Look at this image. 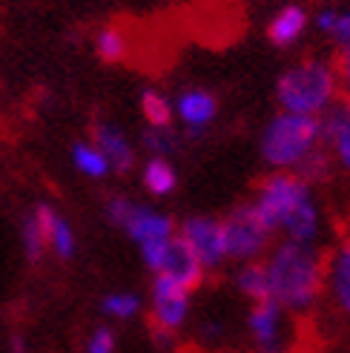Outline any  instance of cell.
<instances>
[{
	"mask_svg": "<svg viewBox=\"0 0 350 353\" xmlns=\"http://www.w3.org/2000/svg\"><path fill=\"white\" fill-rule=\"evenodd\" d=\"M290 353H307V350H299V347H293V350H290Z\"/></svg>",
	"mask_w": 350,
	"mask_h": 353,
	"instance_id": "1f68e13d",
	"label": "cell"
},
{
	"mask_svg": "<svg viewBox=\"0 0 350 353\" xmlns=\"http://www.w3.org/2000/svg\"><path fill=\"white\" fill-rule=\"evenodd\" d=\"M247 339L253 353H290L296 347L293 316L278 307L273 299L250 302L247 310Z\"/></svg>",
	"mask_w": 350,
	"mask_h": 353,
	"instance_id": "52a82bcc",
	"label": "cell"
},
{
	"mask_svg": "<svg viewBox=\"0 0 350 353\" xmlns=\"http://www.w3.org/2000/svg\"><path fill=\"white\" fill-rule=\"evenodd\" d=\"M310 196L313 192L305 179H299L296 172L276 170L273 175H265V179L258 181L256 199L250 204L256 210V216L261 219V224H265L270 233H278L282 224L287 221V216Z\"/></svg>",
	"mask_w": 350,
	"mask_h": 353,
	"instance_id": "277c9868",
	"label": "cell"
},
{
	"mask_svg": "<svg viewBox=\"0 0 350 353\" xmlns=\"http://www.w3.org/2000/svg\"><path fill=\"white\" fill-rule=\"evenodd\" d=\"M138 310H141V299L130 290H115L101 299V313L112 322H130L138 316Z\"/></svg>",
	"mask_w": 350,
	"mask_h": 353,
	"instance_id": "44dd1931",
	"label": "cell"
},
{
	"mask_svg": "<svg viewBox=\"0 0 350 353\" xmlns=\"http://www.w3.org/2000/svg\"><path fill=\"white\" fill-rule=\"evenodd\" d=\"M127 49H130V41H127V32L110 23V26H103L98 32V38H95V52H98V58L103 63H121L127 58Z\"/></svg>",
	"mask_w": 350,
	"mask_h": 353,
	"instance_id": "ffe728a7",
	"label": "cell"
},
{
	"mask_svg": "<svg viewBox=\"0 0 350 353\" xmlns=\"http://www.w3.org/2000/svg\"><path fill=\"white\" fill-rule=\"evenodd\" d=\"M201 336H204L207 342H218V339L224 336V327H221V322H204V327H201Z\"/></svg>",
	"mask_w": 350,
	"mask_h": 353,
	"instance_id": "f546056e",
	"label": "cell"
},
{
	"mask_svg": "<svg viewBox=\"0 0 350 353\" xmlns=\"http://www.w3.org/2000/svg\"><path fill=\"white\" fill-rule=\"evenodd\" d=\"M336 69L330 61L307 58L290 66L276 83V98L285 112L296 115H319L336 101Z\"/></svg>",
	"mask_w": 350,
	"mask_h": 353,
	"instance_id": "7a4b0ae2",
	"label": "cell"
},
{
	"mask_svg": "<svg viewBox=\"0 0 350 353\" xmlns=\"http://www.w3.org/2000/svg\"><path fill=\"white\" fill-rule=\"evenodd\" d=\"M322 144V130L316 115H276L261 135V155L276 170H293Z\"/></svg>",
	"mask_w": 350,
	"mask_h": 353,
	"instance_id": "3957f363",
	"label": "cell"
},
{
	"mask_svg": "<svg viewBox=\"0 0 350 353\" xmlns=\"http://www.w3.org/2000/svg\"><path fill=\"white\" fill-rule=\"evenodd\" d=\"M118 350V339H115V330L101 325L95 327L90 336L83 342V353H115Z\"/></svg>",
	"mask_w": 350,
	"mask_h": 353,
	"instance_id": "484cf974",
	"label": "cell"
},
{
	"mask_svg": "<svg viewBox=\"0 0 350 353\" xmlns=\"http://www.w3.org/2000/svg\"><path fill=\"white\" fill-rule=\"evenodd\" d=\"M152 276H167V279L175 281V285H181V288H187V290L192 293L196 288H201L207 270L201 268V261L192 256L189 247L181 241V236L175 233V236L169 239V244H167L158 270H155Z\"/></svg>",
	"mask_w": 350,
	"mask_h": 353,
	"instance_id": "8fae6325",
	"label": "cell"
},
{
	"mask_svg": "<svg viewBox=\"0 0 350 353\" xmlns=\"http://www.w3.org/2000/svg\"><path fill=\"white\" fill-rule=\"evenodd\" d=\"M107 219L115 227H121V230L138 244V250L152 247V244H164L175 236V230H178V224H175L169 216L158 213V210L141 207L124 196H112L107 201Z\"/></svg>",
	"mask_w": 350,
	"mask_h": 353,
	"instance_id": "5b68a950",
	"label": "cell"
},
{
	"mask_svg": "<svg viewBox=\"0 0 350 353\" xmlns=\"http://www.w3.org/2000/svg\"><path fill=\"white\" fill-rule=\"evenodd\" d=\"M307 26V12L302 6H285L278 12L270 26H267V38L273 46H293L302 38V32Z\"/></svg>",
	"mask_w": 350,
	"mask_h": 353,
	"instance_id": "e0dca14e",
	"label": "cell"
},
{
	"mask_svg": "<svg viewBox=\"0 0 350 353\" xmlns=\"http://www.w3.org/2000/svg\"><path fill=\"white\" fill-rule=\"evenodd\" d=\"M144 187L152 192V196H169V192L178 187V175H175L172 164L167 158H150L147 167H144Z\"/></svg>",
	"mask_w": 350,
	"mask_h": 353,
	"instance_id": "d6986e66",
	"label": "cell"
},
{
	"mask_svg": "<svg viewBox=\"0 0 350 353\" xmlns=\"http://www.w3.org/2000/svg\"><path fill=\"white\" fill-rule=\"evenodd\" d=\"M90 132H92L95 147L110 161V167H115L118 172H130L135 167V150L130 147L127 135L121 132V130L110 127V123H103V121H95Z\"/></svg>",
	"mask_w": 350,
	"mask_h": 353,
	"instance_id": "5bb4252c",
	"label": "cell"
},
{
	"mask_svg": "<svg viewBox=\"0 0 350 353\" xmlns=\"http://www.w3.org/2000/svg\"><path fill=\"white\" fill-rule=\"evenodd\" d=\"M336 17H339V12L336 9H325L322 14H319V29L325 32V34H330V32H333V26H336Z\"/></svg>",
	"mask_w": 350,
	"mask_h": 353,
	"instance_id": "f1b7e54d",
	"label": "cell"
},
{
	"mask_svg": "<svg viewBox=\"0 0 350 353\" xmlns=\"http://www.w3.org/2000/svg\"><path fill=\"white\" fill-rule=\"evenodd\" d=\"M325 296L339 316L350 319V239L325 256Z\"/></svg>",
	"mask_w": 350,
	"mask_h": 353,
	"instance_id": "30bf717a",
	"label": "cell"
},
{
	"mask_svg": "<svg viewBox=\"0 0 350 353\" xmlns=\"http://www.w3.org/2000/svg\"><path fill=\"white\" fill-rule=\"evenodd\" d=\"M282 239L296 241V244H316L319 233H322V216H319V204L316 199H305L299 207L287 216V221L282 224Z\"/></svg>",
	"mask_w": 350,
	"mask_h": 353,
	"instance_id": "2e32d148",
	"label": "cell"
},
{
	"mask_svg": "<svg viewBox=\"0 0 350 353\" xmlns=\"http://www.w3.org/2000/svg\"><path fill=\"white\" fill-rule=\"evenodd\" d=\"M175 110H178V118L187 123L189 135H198L204 127H209V121L216 118L218 101H216L213 92H207V90H187V92H181Z\"/></svg>",
	"mask_w": 350,
	"mask_h": 353,
	"instance_id": "9a60e30c",
	"label": "cell"
},
{
	"mask_svg": "<svg viewBox=\"0 0 350 353\" xmlns=\"http://www.w3.org/2000/svg\"><path fill=\"white\" fill-rule=\"evenodd\" d=\"M330 38H333V43L339 49L342 46H350V9L347 12H339L336 26H333V32H330Z\"/></svg>",
	"mask_w": 350,
	"mask_h": 353,
	"instance_id": "83f0119b",
	"label": "cell"
},
{
	"mask_svg": "<svg viewBox=\"0 0 350 353\" xmlns=\"http://www.w3.org/2000/svg\"><path fill=\"white\" fill-rule=\"evenodd\" d=\"M9 353H29V345L23 342V336H12V342H9Z\"/></svg>",
	"mask_w": 350,
	"mask_h": 353,
	"instance_id": "4dcf8cb0",
	"label": "cell"
},
{
	"mask_svg": "<svg viewBox=\"0 0 350 353\" xmlns=\"http://www.w3.org/2000/svg\"><path fill=\"white\" fill-rule=\"evenodd\" d=\"M224 230V247H227V261H261L270 250L273 233L267 230L261 219L256 216L253 204H238L221 219Z\"/></svg>",
	"mask_w": 350,
	"mask_h": 353,
	"instance_id": "8992f818",
	"label": "cell"
},
{
	"mask_svg": "<svg viewBox=\"0 0 350 353\" xmlns=\"http://www.w3.org/2000/svg\"><path fill=\"white\" fill-rule=\"evenodd\" d=\"M72 161L83 175H90V179H103V175L110 172V161L103 158V152L95 144H75Z\"/></svg>",
	"mask_w": 350,
	"mask_h": 353,
	"instance_id": "cb8c5ba5",
	"label": "cell"
},
{
	"mask_svg": "<svg viewBox=\"0 0 350 353\" xmlns=\"http://www.w3.org/2000/svg\"><path fill=\"white\" fill-rule=\"evenodd\" d=\"M192 313V293L167 276H155L150 288V322L152 330L178 333Z\"/></svg>",
	"mask_w": 350,
	"mask_h": 353,
	"instance_id": "ba28073f",
	"label": "cell"
},
{
	"mask_svg": "<svg viewBox=\"0 0 350 353\" xmlns=\"http://www.w3.org/2000/svg\"><path fill=\"white\" fill-rule=\"evenodd\" d=\"M322 130V144L330 150L333 161L350 172V103L347 101H333L319 118Z\"/></svg>",
	"mask_w": 350,
	"mask_h": 353,
	"instance_id": "7c38bea8",
	"label": "cell"
},
{
	"mask_svg": "<svg viewBox=\"0 0 350 353\" xmlns=\"http://www.w3.org/2000/svg\"><path fill=\"white\" fill-rule=\"evenodd\" d=\"M21 241H23V256L32 264H38L43 259V253L49 250V247H46V233H43L38 216H34V210H32V213L23 219V224H21Z\"/></svg>",
	"mask_w": 350,
	"mask_h": 353,
	"instance_id": "603a6c76",
	"label": "cell"
},
{
	"mask_svg": "<svg viewBox=\"0 0 350 353\" xmlns=\"http://www.w3.org/2000/svg\"><path fill=\"white\" fill-rule=\"evenodd\" d=\"M144 150H150L155 158H169L172 152H178V135L172 132V127L169 130H147L144 132Z\"/></svg>",
	"mask_w": 350,
	"mask_h": 353,
	"instance_id": "d4e9b609",
	"label": "cell"
},
{
	"mask_svg": "<svg viewBox=\"0 0 350 353\" xmlns=\"http://www.w3.org/2000/svg\"><path fill=\"white\" fill-rule=\"evenodd\" d=\"M236 290L250 299V302H258V299H267V273H265V261H244L241 268L233 276Z\"/></svg>",
	"mask_w": 350,
	"mask_h": 353,
	"instance_id": "ac0fdd59",
	"label": "cell"
},
{
	"mask_svg": "<svg viewBox=\"0 0 350 353\" xmlns=\"http://www.w3.org/2000/svg\"><path fill=\"white\" fill-rule=\"evenodd\" d=\"M265 261L267 299L290 316H305L325 296V256L316 244H296L282 239L273 244Z\"/></svg>",
	"mask_w": 350,
	"mask_h": 353,
	"instance_id": "6da1fadb",
	"label": "cell"
},
{
	"mask_svg": "<svg viewBox=\"0 0 350 353\" xmlns=\"http://www.w3.org/2000/svg\"><path fill=\"white\" fill-rule=\"evenodd\" d=\"M181 241L192 250L201 261V268L207 273L218 270L227 261V247H224V230H221V219H209V216H189L178 224Z\"/></svg>",
	"mask_w": 350,
	"mask_h": 353,
	"instance_id": "9c48e42d",
	"label": "cell"
},
{
	"mask_svg": "<svg viewBox=\"0 0 350 353\" xmlns=\"http://www.w3.org/2000/svg\"><path fill=\"white\" fill-rule=\"evenodd\" d=\"M333 69H336V86L342 92V101L350 103V46H342L333 58Z\"/></svg>",
	"mask_w": 350,
	"mask_h": 353,
	"instance_id": "4316f807",
	"label": "cell"
},
{
	"mask_svg": "<svg viewBox=\"0 0 350 353\" xmlns=\"http://www.w3.org/2000/svg\"><path fill=\"white\" fill-rule=\"evenodd\" d=\"M34 216H38L43 233H46V247L55 253L61 261H69L75 253H78V239H75V230L63 216L55 213V207L49 204H38L34 207Z\"/></svg>",
	"mask_w": 350,
	"mask_h": 353,
	"instance_id": "4fadbf2b",
	"label": "cell"
},
{
	"mask_svg": "<svg viewBox=\"0 0 350 353\" xmlns=\"http://www.w3.org/2000/svg\"><path fill=\"white\" fill-rule=\"evenodd\" d=\"M141 115L147 118V123L152 130H169L172 127V103L167 101V95L147 90L141 95Z\"/></svg>",
	"mask_w": 350,
	"mask_h": 353,
	"instance_id": "7402d4cb",
	"label": "cell"
}]
</instances>
